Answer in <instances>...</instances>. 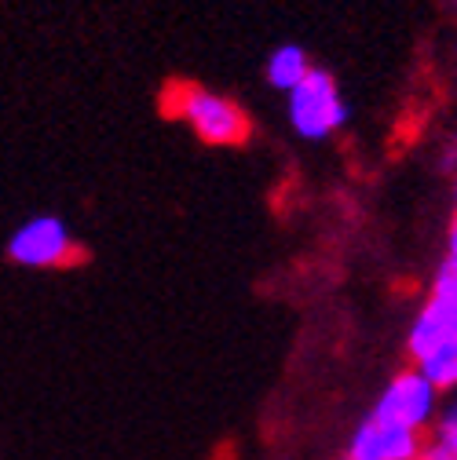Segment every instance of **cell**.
Returning a JSON list of instances; mask_svg holds the SVG:
<instances>
[{
	"instance_id": "cell-1",
	"label": "cell",
	"mask_w": 457,
	"mask_h": 460,
	"mask_svg": "<svg viewBox=\"0 0 457 460\" xmlns=\"http://www.w3.org/2000/svg\"><path fill=\"white\" fill-rule=\"evenodd\" d=\"M165 113L180 118L209 146H238L249 136V118L235 99L198 84H173L165 92Z\"/></svg>"
},
{
	"instance_id": "cell-2",
	"label": "cell",
	"mask_w": 457,
	"mask_h": 460,
	"mask_svg": "<svg viewBox=\"0 0 457 460\" xmlns=\"http://www.w3.org/2000/svg\"><path fill=\"white\" fill-rule=\"evenodd\" d=\"M285 110H290V125L300 139H329L348 121V102L326 70H311L308 81L285 95Z\"/></svg>"
},
{
	"instance_id": "cell-3",
	"label": "cell",
	"mask_w": 457,
	"mask_h": 460,
	"mask_svg": "<svg viewBox=\"0 0 457 460\" xmlns=\"http://www.w3.org/2000/svg\"><path fill=\"white\" fill-rule=\"evenodd\" d=\"M439 394L443 391L421 369H410V373H399V376L388 380V387L381 391L373 413L391 420V424H403L410 431H428L443 413Z\"/></svg>"
},
{
	"instance_id": "cell-4",
	"label": "cell",
	"mask_w": 457,
	"mask_h": 460,
	"mask_svg": "<svg viewBox=\"0 0 457 460\" xmlns=\"http://www.w3.org/2000/svg\"><path fill=\"white\" fill-rule=\"evenodd\" d=\"M457 336V274L450 267H443L432 281V289L410 325V336H407V348L417 358H425L428 351H435L439 343L453 340Z\"/></svg>"
},
{
	"instance_id": "cell-5",
	"label": "cell",
	"mask_w": 457,
	"mask_h": 460,
	"mask_svg": "<svg viewBox=\"0 0 457 460\" xmlns=\"http://www.w3.org/2000/svg\"><path fill=\"white\" fill-rule=\"evenodd\" d=\"M8 256L30 270H51L74 260V238L59 216H33L12 234Z\"/></svg>"
},
{
	"instance_id": "cell-6",
	"label": "cell",
	"mask_w": 457,
	"mask_h": 460,
	"mask_svg": "<svg viewBox=\"0 0 457 460\" xmlns=\"http://www.w3.org/2000/svg\"><path fill=\"white\" fill-rule=\"evenodd\" d=\"M425 453V431H410L377 413H370L348 442V460H421Z\"/></svg>"
},
{
	"instance_id": "cell-7",
	"label": "cell",
	"mask_w": 457,
	"mask_h": 460,
	"mask_svg": "<svg viewBox=\"0 0 457 460\" xmlns=\"http://www.w3.org/2000/svg\"><path fill=\"white\" fill-rule=\"evenodd\" d=\"M311 70H315V66H311L308 51H304L300 44H278V48L267 55V66H264L267 84H271L274 92H285V95H290L300 81H308Z\"/></svg>"
},
{
	"instance_id": "cell-8",
	"label": "cell",
	"mask_w": 457,
	"mask_h": 460,
	"mask_svg": "<svg viewBox=\"0 0 457 460\" xmlns=\"http://www.w3.org/2000/svg\"><path fill=\"white\" fill-rule=\"evenodd\" d=\"M417 369L439 387V391H457V336L439 343L435 351L417 358Z\"/></svg>"
},
{
	"instance_id": "cell-9",
	"label": "cell",
	"mask_w": 457,
	"mask_h": 460,
	"mask_svg": "<svg viewBox=\"0 0 457 460\" xmlns=\"http://www.w3.org/2000/svg\"><path fill=\"white\" fill-rule=\"evenodd\" d=\"M428 449H439V453H450L457 456V398L446 402L439 420L432 424V446Z\"/></svg>"
},
{
	"instance_id": "cell-10",
	"label": "cell",
	"mask_w": 457,
	"mask_h": 460,
	"mask_svg": "<svg viewBox=\"0 0 457 460\" xmlns=\"http://www.w3.org/2000/svg\"><path fill=\"white\" fill-rule=\"evenodd\" d=\"M443 267H450V270L457 274V219H453L450 238H446V263H443Z\"/></svg>"
},
{
	"instance_id": "cell-11",
	"label": "cell",
	"mask_w": 457,
	"mask_h": 460,
	"mask_svg": "<svg viewBox=\"0 0 457 460\" xmlns=\"http://www.w3.org/2000/svg\"><path fill=\"white\" fill-rule=\"evenodd\" d=\"M421 460H457V456H450V453H439V449H428Z\"/></svg>"
},
{
	"instance_id": "cell-12",
	"label": "cell",
	"mask_w": 457,
	"mask_h": 460,
	"mask_svg": "<svg viewBox=\"0 0 457 460\" xmlns=\"http://www.w3.org/2000/svg\"><path fill=\"white\" fill-rule=\"evenodd\" d=\"M453 205H457V180H453Z\"/></svg>"
}]
</instances>
